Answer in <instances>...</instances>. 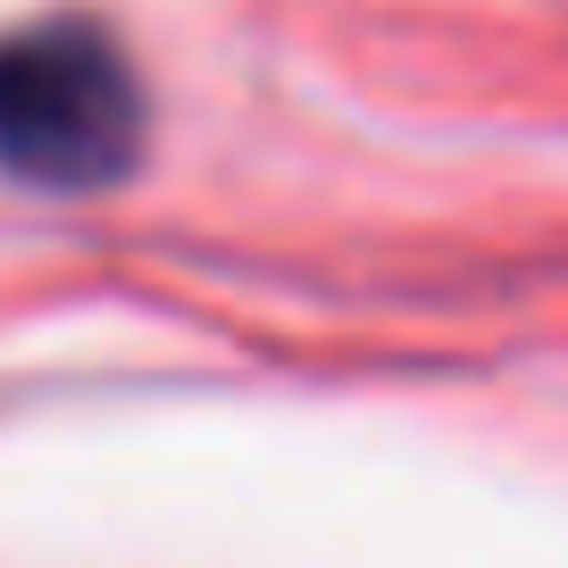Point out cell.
<instances>
[{
  "mask_svg": "<svg viewBox=\"0 0 568 568\" xmlns=\"http://www.w3.org/2000/svg\"><path fill=\"white\" fill-rule=\"evenodd\" d=\"M151 101L101 18H42L0 34V176L84 201L134 176Z\"/></svg>",
  "mask_w": 568,
  "mask_h": 568,
  "instance_id": "obj_1",
  "label": "cell"
}]
</instances>
